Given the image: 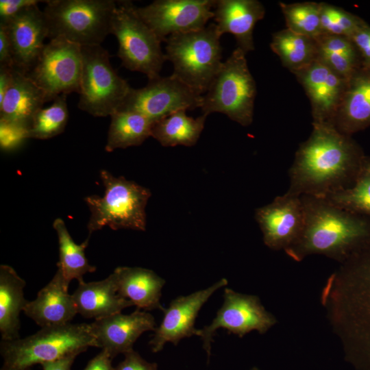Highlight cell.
<instances>
[{
	"instance_id": "cell-31",
	"label": "cell",
	"mask_w": 370,
	"mask_h": 370,
	"mask_svg": "<svg viewBox=\"0 0 370 370\" xmlns=\"http://www.w3.org/2000/svg\"><path fill=\"white\" fill-rule=\"evenodd\" d=\"M316 40L317 59L344 79H347L361 64L358 53L349 38L322 34Z\"/></svg>"
},
{
	"instance_id": "cell-23",
	"label": "cell",
	"mask_w": 370,
	"mask_h": 370,
	"mask_svg": "<svg viewBox=\"0 0 370 370\" xmlns=\"http://www.w3.org/2000/svg\"><path fill=\"white\" fill-rule=\"evenodd\" d=\"M49 101L44 90L14 68L11 84L0 102V121L29 131L36 114Z\"/></svg>"
},
{
	"instance_id": "cell-27",
	"label": "cell",
	"mask_w": 370,
	"mask_h": 370,
	"mask_svg": "<svg viewBox=\"0 0 370 370\" xmlns=\"http://www.w3.org/2000/svg\"><path fill=\"white\" fill-rule=\"evenodd\" d=\"M105 149L112 152L116 149L139 146L151 136L154 121L133 111L118 110L110 115Z\"/></svg>"
},
{
	"instance_id": "cell-3",
	"label": "cell",
	"mask_w": 370,
	"mask_h": 370,
	"mask_svg": "<svg viewBox=\"0 0 370 370\" xmlns=\"http://www.w3.org/2000/svg\"><path fill=\"white\" fill-rule=\"evenodd\" d=\"M301 199L304 227L285 249L293 259L319 254L341 262L370 241V217L341 208L325 198L302 195Z\"/></svg>"
},
{
	"instance_id": "cell-8",
	"label": "cell",
	"mask_w": 370,
	"mask_h": 370,
	"mask_svg": "<svg viewBox=\"0 0 370 370\" xmlns=\"http://www.w3.org/2000/svg\"><path fill=\"white\" fill-rule=\"evenodd\" d=\"M246 53L236 47L221 67L206 95L201 106L202 114H225L243 126L251 124L256 84L246 60Z\"/></svg>"
},
{
	"instance_id": "cell-22",
	"label": "cell",
	"mask_w": 370,
	"mask_h": 370,
	"mask_svg": "<svg viewBox=\"0 0 370 370\" xmlns=\"http://www.w3.org/2000/svg\"><path fill=\"white\" fill-rule=\"evenodd\" d=\"M214 20L219 35H234L237 47L245 53L254 50L253 31L265 9L257 0H216Z\"/></svg>"
},
{
	"instance_id": "cell-4",
	"label": "cell",
	"mask_w": 370,
	"mask_h": 370,
	"mask_svg": "<svg viewBox=\"0 0 370 370\" xmlns=\"http://www.w3.org/2000/svg\"><path fill=\"white\" fill-rule=\"evenodd\" d=\"M96 347L90 325L66 323L42 328L24 338L2 341L1 370H29L37 364L53 361Z\"/></svg>"
},
{
	"instance_id": "cell-16",
	"label": "cell",
	"mask_w": 370,
	"mask_h": 370,
	"mask_svg": "<svg viewBox=\"0 0 370 370\" xmlns=\"http://www.w3.org/2000/svg\"><path fill=\"white\" fill-rule=\"evenodd\" d=\"M227 284V280L222 278L207 288L172 300L163 311L164 318L149 343L151 351L157 353L167 342L177 345L182 338L196 335L195 322L199 310L216 291Z\"/></svg>"
},
{
	"instance_id": "cell-19",
	"label": "cell",
	"mask_w": 370,
	"mask_h": 370,
	"mask_svg": "<svg viewBox=\"0 0 370 370\" xmlns=\"http://www.w3.org/2000/svg\"><path fill=\"white\" fill-rule=\"evenodd\" d=\"M89 325L96 347L106 351L112 358L132 351L143 332L156 328L153 315L139 309L130 314L120 312L95 319Z\"/></svg>"
},
{
	"instance_id": "cell-26",
	"label": "cell",
	"mask_w": 370,
	"mask_h": 370,
	"mask_svg": "<svg viewBox=\"0 0 370 370\" xmlns=\"http://www.w3.org/2000/svg\"><path fill=\"white\" fill-rule=\"evenodd\" d=\"M25 282L10 266H0V332L2 341L19 338L20 313L28 301L24 297Z\"/></svg>"
},
{
	"instance_id": "cell-25",
	"label": "cell",
	"mask_w": 370,
	"mask_h": 370,
	"mask_svg": "<svg viewBox=\"0 0 370 370\" xmlns=\"http://www.w3.org/2000/svg\"><path fill=\"white\" fill-rule=\"evenodd\" d=\"M72 296L77 313L87 319L103 318L134 306L117 293L112 273L100 281L79 284Z\"/></svg>"
},
{
	"instance_id": "cell-36",
	"label": "cell",
	"mask_w": 370,
	"mask_h": 370,
	"mask_svg": "<svg viewBox=\"0 0 370 370\" xmlns=\"http://www.w3.org/2000/svg\"><path fill=\"white\" fill-rule=\"evenodd\" d=\"M26 139H29L27 130L0 121V147L2 150H13Z\"/></svg>"
},
{
	"instance_id": "cell-37",
	"label": "cell",
	"mask_w": 370,
	"mask_h": 370,
	"mask_svg": "<svg viewBox=\"0 0 370 370\" xmlns=\"http://www.w3.org/2000/svg\"><path fill=\"white\" fill-rule=\"evenodd\" d=\"M360 56L361 64L370 66V25L367 23L349 38Z\"/></svg>"
},
{
	"instance_id": "cell-42",
	"label": "cell",
	"mask_w": 370,
	"mask_h": 370,
	"mask_svg": "<svg viewBox=\"0 0 370 370\" xmlns=\"http://www.w3.org/2000/svg\"><path fill=\"white\" fill-rule=\"evenodd\" d=\"M79 354H72L53 361L41 364L43 370H71L72 365Z\"/></svg>"
},
{
	"instance_id": "cell-14",
	"label": "cell",
	"mask_w": 370,
	"mask_h": 370,
	"mask_svg": "<svg viewBox=\"0 0 370 370\" xmlns=\"http://www.w3.org/2000/svg\"><path fill=\"white\" fill-rule=\"evenodd\" d=\"M275 323L273 317L260 304L256 296L243 295L225 288L223 304L208 325L197 330L196 336L203 341L208 362L211 354L212 337L217 330L223 328L243 336L252 330L265 332Z\"/></svg>"
},
{
	"instance_id": "cell-10",
	"label": "cell",
	"mask_w": 370,
	"mask_h": 370,
	"mask_svg": "<svg viewBox=\"0 0 370 370\" xmlns=\"http://www.w3.org/2000/svg\"><path fill=\"white\" fill-rule=\"evenodd\" d=\"M82 73L78 108L93 116L117 111L131 90L112 67L107 50L101 45L82 47Z\"/></svg>"
},
{
	"instance_id": "cell-7",
	"label": "cell",
	"mask_w": 370,
	"mask_h": 370,
	"mask_svg": "<svg viewBox=\"0 0 370 370\" xmlns=\"http://www.w3.org/2000/svg\"><path fill=\"white\" fill-rule=\"evenodd\" d=\"M42 10L49 39L61 38L81 47L101 45L111 34L116 1L49 0Z\"/></svg>"
},
{
	"instance_id": "cell-33",
	"label": "cell",
	"mask_w": 370,
	"mask_h": 370,
	"mask_svg": "<svg viewBox=\"0 0 370 370\" xmlns=\"http://www.w3.org/2000/svg\"><path fill=\"white\" fill-rule=\"evenodd\" d=\"M69 119L66 95L56 97L49 107L36 114L28 131V138L46 140L62 133Z\"/></svg>"
},
{
	"instance_id": "cell-30",
	"label": "cell",
	"mask_w": 370,
	"mask_h": 370,
	"mask_svg": "<svg viewBox=\"0 0 370 370\" xmlns=\"http://www.w3.org/2000/svg\"><path fill=\"white\" fill-rule=\"evenodd\" d=\"M59 246V261L58 269L61 271L65 278L71 282L75 279L79 284L83 283V276L87 273L96 270L95 266L90 265L85 255V249L88 245L89 238L82 244H77L71 236L64 221L57 218L53 223Z\"/></svg>"
},
{
	"instance_id": "cell-40",
	"label": "cell",
	"mask_w": 370,
	"mask_h": 370,
	"mask_svg": "<svg viewBox=\"0 0 370 370\" xmlns=\"http://www.w3.org/2000/svg\"><path fill=\"white\" fill-rule=\"evenodd\" d=\"M0 66L14 68L11 44L5 27L0 24Z\"/></svg>"
},
{
	"instance_id": "cell-21",
	"label": "cell",
	"mask_w": 370,
	"mask_h": 370,
	"mask_svg": "<svg viewBox=\"0 0 370 370\" xmlns=\"http://www.w3.org/2000/svg\"><path fill=\"white\" fill-rule=\"evenodd\" d=\"M69 283L58 269L36 298L27 301L24 313L41 328L70 323L77 311L73 297L68 291Z\"/></svg>"
},
{
	"instance_id": "cell-12",
	"label": "cell",
	"mask_w": 370,
	"mask_h": 370,
	"mask_svg": "<svg viewBox=\"0 0 370 370\" xmlns=\"http://www.w3.org/2000/svg\"><path fill=\"white\" fill-rule=\"evenodd\" d=\"M202 101V95L172 74L149 79L145 87L132 88L118 110L136 112L156 122L179 110L201 108Z\"/></svg>"
},
{
	"instance_id": "cell-6",
	"label": "cell",
	"mask_w": 370,
	"mask_h": 370,
	"mask_svg": "<svg viewBox=\"0 0 370 370\" xmlns=\"http://www.w3.org/2000/svg\"><path fill=\"white\" fill-rule=\"evenodd\" d=\"M220 38L215 23H210L172 34L165 41L164 54L173 64V75L199 95L206 92L223 64Z\"/></svg>"
},
{
	"instance_id": "cell-1",
	"label": "cell",
	"mask_w": 370,
	"mask_h": 370,
	"mask_svg": "<svg viewBox=\"0 0 370 370\" xmlns=\"http://www.w3.org/2000/svg\"><path fill=\"white\" fill-rule=\"evenodd\" d=\"M345 357L357 370H370V241L341 262L323 290Z\"/></svg>"
},
{
	"instance_id": "cell-43",
	"label": "cell",
	"mask_w": 370,
	"mask_h": 370,
	"mask_svg": "<svg viewBox=\"0 0 370 370\" xmlns=\"http://www.w3.org/2000/svg\"><path fill=\"white\" fill-rule=\"evenodd\" d=\"M12 67L0 66V102L8 89L12 78Z\"/></svg>"
},
{
	"instance_id": "cell-9",
	"label": "cell",
	"mask_w": 370,
	"mask_h": 370,
	"mask_svg": "<svg viewBox=\"0 0 370 370\" xmlns=\"http://www.w3.org/2000/svg\"><path fill=\"white\" fill-rule=\"evenodd\" d=\"M111 34L117 39V56L124 67L144 73L149 80L160 76L166 60L162 40L138 16L131 1H116Z\"/></svg>"
},
{
	"instance_id": "cell-20",
	"label": "cell",
	"mask_w": 370,
	"mask_h": 370,
	"mask_svg": "<svg viewBox=\"0 0 370 370\" xmlns=\"http://www.w3.org/2000/svg\"><path fill=\"white\" fill-rule=\"evenodd\" d=\"M332 125L349 136L370 126V66L360 64L347 79Z\"/></svg>"
},
{
	"instance_id": "cell-34",
	"label": "cell",
	"mask_w": 370,
	"mask_h": 370,
	"mask_svg": "<svg viewBox=\"0 0 370 370\" xmlns=\"http://www.w3.org/2000/svg\"><path fill=\"white\" fill-rule=\"evenodd\" d=\"M286 28L297 34L317 38L322 33L320 3H279Z\"/></svg>"
},
{
	"instance_id": "cell-5",
	"label": "cell",
	"mask_w": 370,
	"mask_h": 370,
	"mask_svg": "<svg viewBox=\"0 0 370 370\" xmlns=\"http://www.w3.org/2000/svg\"><path fill=\"white\" fill-rule=\"evenodd\" d=\"M100 178L105 188L104 195L84 199L90 212L87 224L89 236L105 226L114 230L145 231V208L151 196L149 189L124 177H115L106 170L100 171Z\"/></svg>"
},
{
	"instance_id": "cell-39",
	"label": "cell",
	"mask_w": 370,
	"mask_h": 370,
	"mask_svg": "<svg viewBox=\"0 0 370 370\" xmlns=\"http://www.w3.org/2000/svg\"><path fill=\"white\" fill-rule=\"evenodd\" d=\"M115 370H158V365L145 360L133 349L125 354L124 360Z\"/></svg>"
},
{
	"instance_id": "cell-15",
	"label": "cell",
	"mask_w": 370,
	"mask_h": 370,
	"mask_svg": "<svg viewBox=\"0 0 370 370\" xmlns=\"http://www.w3.org/2000/svg\"><path fill=\"white\" fill-rule=\"evenodd\" d=\"M255 219L265 245L273 249H287L300 235L304 223L301 197L287 193L258 208Z\"/></svg>"
},
{
	"instance_id": "cell-18",
	"label": "cell",
	"mask_w": 370,
	"mask_h": 370,
	"mask_svg": "<svg viewBox=\"0 0 370 370\" xmlns=\"http://www.w3.org/2000/svg\"><path fill=\"white\" fill-rule=\"evenodd\" d=\"M3 25L12 51L14 68L27 75L34 68L49 36L43 11L30 6Z\"/></svg>"
},
{
	"instance_id": "cell-41",
	"label": "cell",
	"mask_w": 370,
	"mask_h": 370,
	"mask_svg": "<svg viewBox=\"0 0 370 370\" xmlns=\"http://www.w3.org/2000/svg\"><path fill=\"white\" fill-rule=\"evenodd\" d=\"M112 358L105 350L91 359L84 370H115L112 365Z\"/></svg>"
},
{
	"instance_id": "cell-29",
	"label": "cell",
	"mask_w": 370,
	"mask_h": 370,
	"mask_svg": "<svg viewBox=\"0 0 370 370\" xmlns=\"http://www.w3.org/2000/svg\"><path fill=\"white\" fill-rule=\"evenodd\" d=\"M270 47L280 58L282 65L293 74L309 66L318 56L315 38L287 28L273 34Z\"/></svg>"
},
{
	"instance_id": "cell-17",
	"label": "cell",
	"mask_w": 370,
	"mask_h": 370,
	"mask_svg": "<svg viewBox=\"0 0 370 370\" xmlns=\"http://www.w3.org/2000/svg\"><path fill=\"white\" fill-rule=\"evenodd\" d=\"M294 75L310 100L312 123L332 125L346 88L347 79L318 59Z\"/></svg>"
},
{
	"instance_id": "cell-32",
	"label": "cell",
	"mask_w": 370,
	"mask_h": 370,
	"mask_svg": "<svg viewBox=\"0 0 370 370\" xmlns=\"http://www.w3.org/2000/svg\"><path fill=\"white\" fill-rule=\"evenodd\" d=\"M325 199L341 208L370 217V156H365L352 186Z\"/></svg>"
},
{
	"instance_id": "cell-38",
	"label": "cell",
	"mask_w": 370,
	"mask_h": 370,
	"mask_svg": "<svg viewBox=\"0 0 370 370\" xmlns=\"http://www.w3.org/2000/svg\"><path fill=\"white\" fill-rule=\"evenodd\" d=\"M37 0H0V23H5L25 9L38 3Z\"/></svg>"
},
{
	"instance_id": "cell-28",
	"label": "cell",
	"mask_w": 370,
	"mask_h": 370,
	"mask_svg": "<svg viewBox=\"0 0 370 370\" xmlns=\"http://www.w3.org/2000/svg\"><path fill=\"white\" fill-rule=\"evenodd\" d=\"M186 111L175 112L155 122L151 136L163 147L194 146L204 128L207 116L193 118Z\"/></svg>"
},
{
	"instance_id": "cell-2",
	"label": "cell",
	"mask_w": 370,
	"mask_h": 370,
	"mask_svg": "<svg viewBox=\"0 0 370 370\" xmlns=\"http://www.w3.org/2000/svg\"><path fill=\"white\" fill-rule=\"evenodd\" d=\"M312 124L289 169L286 193L325 198L354 185L366 155L352 136L330 124Z\"/></svg>"
},
{
	"instance_id": "cell-24",
	"label": "cell",
	"mask_w": 370,
	"mask_h": 370,
	"mask_svg": "<svg viewBox=\"0 0 370 370\" xmlns=\"http://www.w3.org/2000/svg\"><path fill=\"white\" fill-rule=\"evenodd\" d=\"M112 274L117 293L137 309L165 310L160 302L165 280L155 272L141 267H119Z\"/></svg>"
},
{
	"instance_id": "cell-35",
	"label": "cell",
	"mask_w": 370,
	"mask_h": 370,
	"mask_svg": "<svg viewBox=\"0 0 370 370\" xmlns=\"http://www.w3.org/2000/svg\"><path fill=\"white\" fill-rule=\"evenodd\" d=\"M320 18L323 34L349 38L366 23L362 18L341 8L323 2L320 3Z\"/></svg>"
},
{
	"instance_id": "cell-11",
	"label": "cell",
	"mask_w": 370,
	"mask_h": 370,
	"mask_svg": "<svg viewBox=\"0 0 370 370\" xmlns=\"http://www.w3.org/2000/svg\"><path fill=\"white\" fill-rule=\"evenodd\" d=\"M82 47L58 38L45 45L37 62L27 75L51 101L79 91L82 73Z\"/></svg>"
},
{
	"instance_id": "cell-13",
	"label": "cell",
	"mask_w": 370,
	"mask_h": 370,
	"mask_svg": "<svg viewBox=\"0 0 370 370\" xmlns=\"http://www.w3.org/2000/svg\"><path fill=\"white\" fill-rule=\"evenodd\" d=\"M216 0H156L136 7L138 16L165 42L174 34L203 29L214 18Z\"/></svg>"
}]
</instances>
